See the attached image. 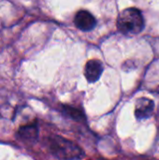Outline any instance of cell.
<instances>
[{"instance_id":"obj_1","label":"cell","mask_w":159,"mask_h":160,"mask_svg":"<svg viewBox=\"0 0 159 160\" xmlns=\"http://www.w3.org/2000/svg\"><path fill=\"white\" fill-rule=\"evenodd\" d=\"M50 152L58 159L78 160L84 156L82 149L73 142L57 135L48 138Z\"/></svg>"},{"instance_id":"obj_2","label":"cell","mask_w":159,"mask_h":160,"mask_svg":"<svg viewBox=\"0 0 159 160\" xmlns=\"http://www.w3.org/2000/svg\"><path fill=\"white\" fill-rule=\"evenodd\" d=\"M145 26L144 18L142 11L136 8L123 9L117 18V28L126 36L140 34Z\"/></svg>"},{"instance_id":"obj_3","label":"cell","mask_w":159,"mask_h":160,"mask_svg":"<svg viewBox=\"0 0 159 160\" xmlns=\"http://www.w3.org/2000/svg\"><path fill=\"white\" fill-rule=\"evenodd\" d=\"M74 23L78 29L83 32H89L97 26L95 16L88 10H79L74 17Z\"/></svg>"},{"instance_id":"obj_4","label":"cell","mask_w":159,"mask_h":160,"mask_svg":"<svg viewBox=\"0 0 159 160\" xmlns=\"http://www.w3.org/2000/svg\"><path fill=\"white\" fill-rule=\"evenodd\" d=\"M155 111V102L148 98H140L135 103V116L138 120L147 119Z\"/></svg>"},{"instance_id":"obj_5","label":"cell","mask_w":159,"mask_h":160,"mask_svg":"<svg viewBox=\"0 0 159 160\" xmlns=\"http://www.w3.org/2000/svg\"><path fill=\"white\" fill-rule=\"evenodd\" d=\"M103 65L97 59L89 60L84 67V76L88 82H96L99 80L103 72Z\"/></svg>"},{"instance_id":"obj_6","label":"cell","mask_w":159,"mask_h":160,"mask_svg":"<svg viewBox=\"0 0 159 160\" xmlns=\"http://www.w3.org/2000/svg\"><path fill=\"white\" fill-rule=\"evenodd\" d=\"M18 136L26 141H35L38 136V128L37 123H31L21 127L18 129Z\"/></svg>"},{"instance_id":"obj_7","label":"cell","mask_w":159,"mask_h":160,"mask_svg":"<svg viewBox=\"0 0 159 160\" xmlns=\"http://www.w3.org/2000/svg\"><path fill=\"white\" fill-rule=\"evenodd\" d=\"M62 111L66 115L77 122H85V114L83 111L79 108H75L69 105H62Z\"/></svg>"}]
</instances>
